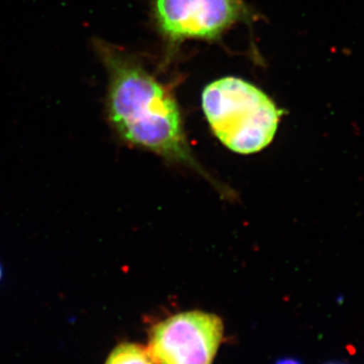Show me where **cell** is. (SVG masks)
<instances>
[{
    "label": "cell",
    "mask_w": 364,
    "mask_h": 364,
    "mask_svg": "<svg viewBox=\"0 0 364 364\" xmlns=\"http://www.w3.org/2000/svg\"><path fill=\"white\" fill-rule=\"evenodd\" d=\"M105 364H155L147 347L123 342L112 349Z\"/></svg>",
    "instance_id": "5"
},
{
    "label": "cell",
    "mask_w": 364,
    "mask_h": 364,
    "mask_svg": "<svg viewBox=\"0 0 364 364\" xmlns=\"http://www.w3.org/2000/svg\"><path fill=\"white\" fill-rule=\"evenodd\" d=\"M247 9L242 0H155L158 28L167 40H213L237 21Z\"/></svg>",
    "instance_id": "4"
},
{
    "label": "cell",
    "mask_w": 364,
    "mask_h": 364,
    "mask_svg": "<svg viewBox=\"0 0 364 364\" xmlns=\"http://www.w3.org/2000/svg\"><path fill=\"white\" fill-rule=\"evenodd\" d=\"M223 337L221 318L191 311L153 326L147 348L155 364H213Z\"/></svg>",
    "instance_id": "3"
},
{
    "label": "cell",
    "mask_w": 364,
    "mask_h": 364,
    "mask_svg": "<svg viewBox=\"0 0 364 364\" xmlns=\"http://www.w3.org/2000/svg\"><path fill=\"white\" fill-rule=\"evenodd\" d=\"M107 73V112L131 145L193 164L176 98L136 57L102 40L93 42Z\"/></svg>",
    "instance_id": "1"
},
{
    "label": "cell",
    "mask_w": 364,
    "mask_h": 364,
    "mask_svg": "<svg viewBox=\"0 0 364 364\" xmlns=\"http://www.w3.org/2000/svg\"><path fill=\"white\" fill-rule=\"evenodd\" d=\"M203 109L217 138L239 154L267 148L282 114L262 90L236 77L208 85L203 92Z\"/></svg>",
    "instance_id": "2"
},
{
    "label": "cell",
    "mask_w": 364,
    "mask_h": 364,
    "mask_svg": "<svg viewBox=\"0 0 364 364\" xmlns=\"http://www.w3.org/2000/svg\"><path fill=\"white\" fill-rule=\"evenodd\" d=\"M275 364H301L299 360H296L294 358H284L280 359L279 361H277Z\"/></svg>",
    "instance_id": "6"
},
{
    "label": "cell",
    "mask_w": 364,
    "mask_h": 364,
    "mask_svg": "<svg viewBox=\"0 0 364 364\" xmlns=\"http://www.w3.org/2000/svg\"><path fill=\"white\" fill-rule=\"evenodd\" d=\"M2 279V268H1V265H0V280H1Z\"/></svg>",
    "instance_id": "7"
}]
</instances>
